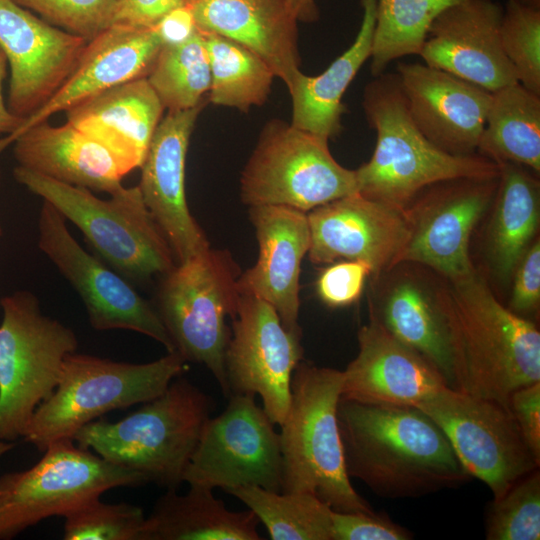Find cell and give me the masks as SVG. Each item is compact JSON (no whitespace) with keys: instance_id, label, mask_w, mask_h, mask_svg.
<instances>
[{"instance_id":"cell-1","label":"cell","mask_w":540,"mask_h":540,"mask_svg":"<svg viewBox=\"0 0 540 540\" xmlns=\"http://www.w3.org/2000/svg\"><path fill=\"white\" fill-rule=\"evenodd\" d=\"M337 419L350 478L382 498H416L471 479L441 429L413 406L340 399Z\"/></svg>"},{"instance_id":"cell-2","label":"cell","mask_w":540,"mask_h":540,"mask_svg":"<svg viewBox=\"0 0 540 540\" xmlns=\"http://www.w3.org/2000/svg\"><path fill=\"white\" fill-rule=\"evenodd\" d=\"M436 289L448 333L453 389L509 408L519 388L540 381V333L504 307L475 271Z\"/></svg>"},{"instance_id":"cell-3","label":"cell","mask_w":540,"mask_h":540,"mask_svg":"<svg viewBox=\"0 0 540 540\" xmlns=\"http://www.w3.org/2000/svg\"><path fill=\"white\" fill-rule=\"evenodd\" d=\"M363 109L376 132L370 160L355 170L358 193L367 198L406 209L435 183L499 176V165L481 155H452L431 143L414 123L396 73L367 84Z\"/></svg>"},{"instance_id":"cell-4","label":"cell","mask_w":540,"mask_h":540,"mask_svg":"<svg viewBox=\"0 0 540 540\" xmlns=\"http://www.w3.org/2000/svg\"><path fill=\"white\" fill-rule=\"evenodd\" d=\"M214 407L211 396L181 375L131 414L115 422L94 420L73 440L147 483L177 489Z\"/></svg>"},{"instance_id":"cell-5","label":"cell","mask_w":540,"mask_h":540,"mask_svg":"<svg viewBox=\"0 0 540 540\" xmlns=\"http://www.w3.org/2000/svg\"><path fill=\"white\" fill-rule=\"evenodd\" d=\"M342 371L301 361L280 425L282 492L318 497L334 511L372 512L349 477L337 419Z\"/></svg>"},{"instance_id":"cell-6","label":"cell","mask_w":540,"mask_h":540,"mask_svg":"<svg viewBox=\"0 0 540 540\" xmlns=\"http://www.w3.org/2000/svg\"><path fill=\"white\" fill-rule=\"evenodd\" d=\"M186 370L187 362L177 352L147 363L71 353L54 392L36 409L23 439L43 452L55 441L73 439L108 412L155 398Z\"/></svg>"},{"instance_id":"cell-7","label":"cell","mask_w":540,"mask_h":540,"mask_svg":"<svg viewBox=\"0 0 540 540\" xmlns=\"http://www.w3.org/2000/svg\"><path fill=\"white\" fill-rule=\"evenodd\" d=\"M13 175L77 226L106 263L127 280L163 276L176 265L171 246L138 186L122 187L103 200L87 188L61 183L19 166Z\"/></svg>"},{"instance_id":"cell-8","label":"cell","mask_w":540,"mask_h":540,"mask_svg":"<svg viewBox=\"0 0 540 540\" xmlns=\"http://www.w3.org/2000/svg\"><path fill=\"white\" fill-rule=\"evenodd\" d=\"M239 268L229 252L208 248L163 275L156 310L175 352L204 365L227 397L225 352L239 298Z\"/></svg>"},{"instance_id":"cell-9","label":"cell","mask_w":540,"mask_h":540,"mask_svg":"<svg viewBox=\"0 0 540 540\" xmlns=\"http://www.w3.org/2000/svg\"><path fill=\"white\" fill-rule=\"evenodd\" d=\"M0 306V440L14 442L54 392L79 342L70 327L42 313L29 291L4 296Z\"/></svg>"},{"instance_id":"cell-10","label":"cell","mask_w":540,"mask_h":540,"mask_svg":"<svg viewBox=\"0 0 540 540\" xmlns=\"http://www.w3.org/2000/svg\"><path fill=\"white\" fill-rule=\"evenodd\" d=\"M32 467L0 476V540L11 539L53 516L118 487H137L145 477L113 464L73 439L48 445Z\"/></svg>"},{"instance_id":"cell-11","label":"cell","mask_w":540,"mask_h":540,"mask_svg":"<svg viewBox=\"0 0 540 540\" xmlns=\"http://www.w3.org/2000/svg\"><path fill=\"white\" fill-rule=\"evenodd\" d=\"M358 192L355 170L339 164L328 140L272 120L240 179L242 201L249 207L280 205L309 212Z\"/></svg>"},{"instance_id":"cell-12","label":"cell","mask_w":540,"mask_h":540,"mask_svg":"<svg viewBox=\"0 0 540 540\" xmlns=\"http://www.w3.org/2000/svg\"><path fill=\"white\" fill-rule=\"evenodd\" d=\"M441 429L471 477L500 498L538 469L510 409L449 386L416 405Z\"/></svg>"},{"instance_id":"cell-13","label":"cell","mask_w":540,"mask_h":540,"mask_svg":"<svg viewBox=\"0 0 540 540\" xmlns=\"http://www.w3.org/2000/svg\"><path fill=\"white\" fill-rule=\"evenodd\" d=\"M210 417L185 470L183 482L214 490L254 485L282 492L279 432L255 396L233 394Z\"/></svg>"},{"instance_id":"cell-14","label":"cell","mask_w":540,"mask_h":540,"mask_svg":"<svg viewBox=\"0 0 540 540\" xmlns=\"http://www.w3.org/2000/svg\"><path fill=\"white\" fill-rule=\"evenodd\" d=\"M38 247L78 293L95 330L134 331L175 352L156 308L126 278L84 250L64 216L46 201L39 212Z\"/></svg>"},{"instance_id":"cell-15","label":"cell","mask_w":540,"mask_h":540,"mask_svg":"<svg viewBox=\"0 0 540 540\" xmlns=\"http://www.w3.org/2000/svg\"><path fill=\"white\" fill-rule=\"evenodd\" d=\"M301 330L286 328L262 299L240 294L225 352L227 397L258 395L275 425L290 405L293 373L302 361Z\"/></svg>"},{"instance_id":"cell-16","label":"cell","mask_w":540,"mask_h":540,"mask_svg":"<svg viewBox=\"0 0 540 540\" xmlns=\"http://www.w3.org/2000/svg\"><path fill=\"white\" fill-rule=\"evenodd\" d=\"M498 177L457 178L425 188L406 208L410 236L400 263L427 266L449 281L476 270L469 257V240L495 197Z\"/></svg>"},{"instance_id":"cell-17","label":"cell","mask_w":540,"mask_h":540,"mask_svg":"<svg viewBox=\"0 0 540 540\" xmlns=\"http://www.w3.org/2000/svg\"><path fill=\"white\" fill-rule=\"evenodd\" d=\"M87 43L14 0H0V47L10 69L9 110L27 119L42 108L71 75Z\"/></svg>"},{"instance_id":"cell-18","label":"cell","mask_w":540,"mask_h":540,"mask_svg":"<svg viewBox=\"0 0 540 540\" xmlns=\"http://www.w3.org/2000/svg\"><path fill=\"white\" fill-rule=\"evenodd\" d=\"M314 264L355 260L382 275L399 264L410 236L406 209L354 193L314 208L307 214Z\"/></svg>"},{"instance_id":"cell-19","label":"cell","mask_w":540,"mask_h":540,"mask_svg":"<svg viewBox=\"0 0 540 540\" xmlns=\"http://www.w3.org/2000/svg\"><path fill=\"white\" fill-rule=\"evenodd\" d=\"M502 14L493 0H461L433 20L419 55L426 65L489 92L517 83L501 44Z\"/></svg>"},{"instance_id":"cell-20","label":"cell","mask_w":540,"mask_h":540,"mask_svg":"<svg viewBox=\"0 0 540 540\" xmlns=\"http://www.w3.org/2000/svg\"><path fill=\"white\" fill-rule=\"evenodd\" d=\"M206 101L168 111L159 122L141 165L138 185L151 215L166 236L177 263L208 249L185 195V161L190 137Z\"/></svg>"},{"instance_id":"cell-21","label":"cell","mask_w":540,"mask_h":540,"mask_svg":"<svg viewBox=\"0 0 540 540\" xmlns=\"http://www.w3.org/2000/svg\"><path fill=\"white\" fill-rule=\"evenodd\" d=\"M396 70L423 135L449 154H476L492 92L426 64L399 62Z\"/></svg>"},{"instance_id":"cell-22","label":"cell","mask_w":540,"mask_h":540,"mask_svg":"<svg viewBox=\"0 0 540 540\" xmlns=\"http://www.w3.org/2000/svg\"><path fill=\"white\" fill-rule=\"evenodd\" d=\"M357 339L358 353L342 371L341 399L416 407L448 386L432 363L373 317L359 329Z\"/></svg>"},{"instance_id":"cell-23","label":"cell","mask_w":540,"mask_h":540,"mask_svg":"<svg viewBox=\"0 0 540 540\" xmlns=\"http://www.w3.org/2000/svg\"><path fill=\"white\" fill-rule=\"evenodd\" d=\"M249 214L259 256L252 268L240 274L238 290L270 304L286 328L301 330L299 277L310 244L307 214L280 205L251 206Z\"/></svg>"},{"instance_id":"cell-24","label":"cell","mask_w":540,"mask_h":540,"mask_svg":"<svg viewBox=\"0 0 540 540\" xmlns=\"http://www.w3.org/2000/svg\"><path fill=\"white\" fill-rule=\"evenodd\" d=\"M162 47L154 29L112 25L89 41L75 69L56 94L12 134L0 140V152L27 128L119 84L150 72Z\"/></svg>"},{"instance_id":"cell-25","label":"cell","mask_w":540,"mask_h":540,"mask_svg":"<svg viewBox=\"0 0 540 540\" xmlns=\"http://www.w3.org/2000/svg\"><path fill=\"white\" fill-rule=\"evenodd\" d=\"M200 32L231 39L260 56L287 89L300 72L297 22L287 0H186Z\"/></svg>"},{"instance_id":"cell-26","label":"cell","mask_w":540,"mask_h":540,"mask_svg":"<svg viewBox=\"0 0 540 540\" xmlns=\"http://www.w3.org/2000/svg\"><path fill=\"white\" fill-rule=\"evenodd\" d=\"M164 110L143 77L85 100L65 115L67 122L103 145L127 175L141 167Z\"/></svg>"},{"instance_id":"cell-27","label":"cell","mask_w":540,"mask_h":540,"mask_svg":"<svg viewBox=\"0 0 540 540\" xmlns=\"http://www.w3.org/2000/svg\"><path fill=\"white\" fill-rule=\"evenodd\" d=\"M12 143L17 166L23 169L109 195L123 187L126 173L115 157L67 121L59 126L40 122Z\"/></svg>"},{"instance_id":"cell-28","label":"cell","mask_w":540,"mask_h":540,"mask_svg":"<svg viewBox=\"0 0 540 540\" xmlns=\"http://www.w3.org/2000/svg\"><path fill=\"white\" fill-rule=\"evenodd\" d=\"M370 308L393 337L432 363L453 388L454 375L448 333L436 300L413 273L395 272Z\"/></svg>"},{"instance_id":"cell-29","label":"cell","mask_w":540,"mask_h":540,"mask_svg":"<svg viewBox=\"0 0 540 540\" xmlns=\"http://www.w3.org/2000/svg\"><path fill=\"white\" fill-rule=\"evenodd\" d=\"M377 0H361L359 31L351 46L322 73L308 76L301 71L288 89L292 97L291 124L328 141L342 129L343 95L365 61L371 57Z\"/></svg>"},{"instance_id":"cell-30","label":"cell","mask_w":540,"mask_h":540,"mask_svg":"<svg viewBox=\"0 0 540 540\" xmlns=\"http://www.w3.org/2000/svg\"><path fill=\"white\" fill-rule=\"evenodd\" d=\"M251 510L231 511L213 490L189 485L184 494L169 489L145 517L141 540H260Z\"/></svg>"},{"instance_id":"cell-31","label":"cell","mask_w":540,"mask_h":540,"mask_svg":"<svg viewBox=\"0 0 540 540\" xmlns=\"http://www.w3.org/2000/svg\"><path fill=\"white\" fill-rule=\"evenodd\" d=\"M495 209L489 232V256L495 273L508 280L532 244L540 218L539 181L529 168L499 163Z\"/></svg>"},{"instance_id":"cell-32","label":"cell","mask_w":540,"mask_h":540,"mask_svg":"<svg viewBox=\"0 0 540 540\" xmlns=\"http://www.w3.org/2000/svg\"><path fill=\"white\" fill-rule=\"evenodd\" d=\"M479 155L499 164L540 171V95L517 82L492 92L477 146Z\"/></svg>"},{"instance_id":"cell-33","label":"cell","mask_w":540,"mask_h":540,"mask_svg":"<svg viewBox=\"0 0 540 540\" xmlns=\"http://www.w3.org/2000/svg\"><path fill=\"white\" fill-rule=\"evenodd\" d=\"M201 33L211 70L208 100L243 112L262 105L268 99L276 77L270 66L256 53L231 39Z\"/></svg>"},{"instance_id":"cell-34","label":"cell","mask_w":540,"mask_h":540,"mask_svg":"<svg viewBox=\"0 0 540 540\" xmlns=\"http://www.w3.org/2000/svg\"><path fill=\"white\" fill-rule=\"evenodd\" d=\"M227 493L255 514L273 540H332L333 509L313 494L275 492L254 485Z\"/></svg>"},{"instance_id":"cell-35","label":"cell","mask_w":540,"mask_h":540,"mask_svg":"<svg viewBox=\"0 0 540 540\" xmlns=\"http://www.w3.org/2000/svg\"><path fill=\"white\" fill-rule=\"evenodd\" d=\"M461 0H377L371 74L394 60L419 55L433 20Z\"/></svg>"},{"instance_id":"cell-36","label":"cell","mask_w":540,"mask_h":540,"mask_svg":"<svg viewBox=\"0 0 540 540\" xmlns=\"http://www.w3.org/2000/svg\"><path fill=\"white\" fill-rule=\"evenodd\" d=\"M164 109L186 110L206 101L211 86L209 58L202 33L175 46H162L146 76Z\"/></svg>"},{"instance_id":"cell-37","label":"cell","mask_w":540,"mask_h":540,"mask_svg":"<svg viewBox=\"0 0 540 540\" xmlns=\"http://www.w3.org/2000/svg\"><path fill=\"white\" fill-rule=\"evenodd\" d=\"M540 473L536 469L493 499L486 519L488 540H539Z\"/></svg>"},{"instance_id":"cell-38","label":"cell","mask_w":540,"mask_h":540,"mask_svg":"<svg viewBox=\"0 0 540 540\" xmlns=\"http://www.w3.org/2000/svg\"><path fill=\"white\" fill-rule=\"evenodd\" d=\"M65 540H141L145 521L143 509L120 502L91 498L64 516Z\"/></svg>"},{"instance_id":"cell-39","label":"cell","mask_w":540,"mask_h":540,"mask_svg":"<svg viewBox=\"0 0 540 540\" xmlns=\"http://www.w3.org/2000/svg\"><path fill=\"white\" fill-rule=\"evenodd\" d=\"M500 39L518 82L540 95V8L507 0Z\"/></svg>"},{"instance_id":"cell-40","label":"cell","mask_w":540,"mask_h":540,"mask_svg":"<svg viewBox=\"0 0 540 540\" xmlns=\"http://www.w3.org/2000/svg\"><path fill=\"white\" fill-rule=\"evenodd\" d=\"M49 24L91 41L113 25L118 0H14Z\"/></svg>"},{"instance_id":"cell-41","label":"cell","mask_w":540,"mask_h":540,"mask_svg":"<svg viewBox=\"0 0 540 540\" xmlns=\"http://www.w3.org/2000/svg\"><path fill=\"white\" fill-rule=\"evenodd\" d=\"M371 267L361 261L345 260L331 263L317 279V293L330 307H345L361 296Z\"/></svg>"},{"instance_id":"cell-42","label":"cell","mask_w":540,"mask_h":540,"mask_svg":"<svg viewBox=\"0 0 540 540\" xmlns=\"http://www.w3.org/2000/svg\"><path fill=\"white\" fill-rule=\"evenodd\" d=\"M412 533L385 513L332 512V540H409Z\"/></svg>"},{"instance_id":"cell-43","label":"cell","mask_w":540,"mask_h":540,"mask_svg":"<svg viewBox=\"0 0 540 540\" xmlns=\"http://www.w3.org/2000/svg\"><path fill=\"white\" fill-rule=\"evenodd\" d=\"M510 308L521 315L534 311L540 301V241L532 242L513 272Z\"/></svg>"},{"instance_id":"cell-44","label":"cell","mask_w":540,"mask_h":540,"mask_svg":"<svg viewBox=\"0 0 540 540\" xmlns=\"http://www.w3.org/2000/svg\"><path fill=\"white\" fill-rule=\"evenodd\" d=\"M509 408L527 446L540 463V381L513 392Z\"/></svg>"},{"instance_id":"cell-45","label":"cell","mask_w":540,"mask_h":540,"mask_svg":"<svg viewBox=\"0 0 540 540\" xmlns=\"http://www.w3.org/2000/svg\"><path fill=\"white\" fill-rule=\"evenodd\" d=\"M186 0H118L113 25L153 29L170 10Z\"/></svg>"},{"instance_id":"cell-46","label":"cell","mask_w":540,"mask_h":540,"mask_svg":"<svg viewBox=\"0 0 540 540\" xmlns=\"http://www.w3.org/2000/svg\"><path fill=\"white\" fill-rule=\"evenodd\" d=\"M153 29L162 46L182 44L198 31L193 10L187 1L170 10Z\"/></svg>"},{"instance_id":"cell-47","label":"cell","mask_w":540,"mask_h":540,"mask_svg":"<svg viewBox=\"0 0 540 540\" xmlns=\"http://www.w3.org/2000/svg\"><path fill=\"white\" fill-rule=\"evenodd\" d=\"M7 68V59L0 47V134L10 135L23 124L25 119L13 114L4 101L3 82L7 76Z\"/></svg>"},{"instance_id":"cell-48","label":"cell","mask_w":540,"mask_h":540,"mask_svg":"<svg viewBox=\"0 0 540 540\" xmlns=\"http://www.w3.org/2000/svg\"><path fill=\"white\" fill-rule=\"evenodd\" d=\"M298 21L312 22L318 19L315 0H287Z\"/></svg>"},{"instance_id":"cell-49","label":"cell","mask_w":540,"mask_h":540,"mask_svg":"<svg viewBox=\"0 0 540 540\" xmlns=\"http://www.w3.org/2000/svg\"><path fill=\"white\" fill-rule=\"evenodd\" d=\"M15 446L14 442L0 440V458Z\"/></svg>"},{"instance_id":"cell-50","label":"cell","mask_w":540,"mask_h":540,"mask_svg":"<svg viewBox=\"0 0 540 540\" xmlns=\"http://www.w3.org/2000/svg\"><path fill=\"white\" fill-rule=\"evenodd\" d=\"M522 2L540 8V0H521Z\"/></svg>"},{"instance_id":"cell-51","label":"cell","mask_w":540,"mask_h":540,"mask_svg":"<svg viewBox=\"0 0 540 540\" xmlns=\"http://www.w3.org/2000/svg\"><path fill=\"white\" fill-rule=\"evenodd\" d=\"M2 235V227H1V224H0V237Z\"/></svg>"}]
</instances>
